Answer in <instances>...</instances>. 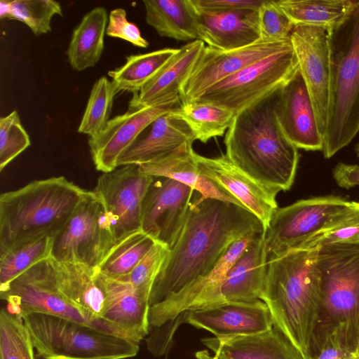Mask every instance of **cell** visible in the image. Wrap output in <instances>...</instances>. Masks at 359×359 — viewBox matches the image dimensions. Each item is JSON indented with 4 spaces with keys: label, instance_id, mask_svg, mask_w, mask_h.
Masks as SVG:
<instances>
[{
    "label": "cell",
    "instance_id": "6da1fadb",
    "mask_svg": "<svg viewBox=\"0 0 359 359\" xmlns=\"http://www.w3.org/2000/svg\"><path fill=\"white\" fill-rule=\"evenodd\" d=\"M265 231L247 209L196 191L182 231L157 276L150 306L209 273L228 248L249 233Z\"/></svg>",
    "mask_w": 359,
    "mask_h": 359
},
{
    "label": "cell",
    "instance_id": "7a4b0ae2",
    "mask_svg": "<svg viewBox=\"0 0 359 359\" xmlns=\"http://www.w3.org/2000/svg\"><path fill=\"white\" fill-rule=\"evenodd\" d=\"M276 93L236 114L224 142L236 167L278 194L292 185L299 154L278 121Z\"/></svg>",
    "mask_w": 359,
    "mask_h": 359
},
{
    "label": "cell",
    "instance_id": "3957f363",
    "mask_svg": "<svg viewBox=\"0 0 359 359\" xmlns=\"http://www.w3.org/2000/svg\"><path fill=\"white\" fill-rule=\"evenodd\" d=\"M316 249H296L268 259L260 295L278 327L310 359L320 292L315 268Z\"/></svg>",
    "mask_w": 359,
    "mask_h": 359
},
{
    "label": "cell",
    "instance_id": "277c9868",
    "mask_svg": "<svg viewBox=\"0 0 359 359\" xmlns=\"http://www.w3.org/2000/svg\"><path fill=\"white\" fill-rule=\"evenodd\" d=\"M88 191L64 176L34 180L0 196V253L40 235L53 236Z\"/></svg>",
    "mask_w": 359,
    "mask_h": 359
},
{
    "label": "cell",
    "instance_id": "5b68a950",
    "mask_svg": "<svg viewBox=\"0 0 359 359\" xmlns=\"http://www.w3.org/2000/svg\"><path fill=\"white\" fill-rule=\"evenodd\" d=\"M316 249L320 305L312 339L333 334L356 353L359 339V244L336 243Z\"/></svg>",
    "mask_w": 359,
    "mask_h": 359
},
{
    "label": "cell",
    "instance_id": "8992f818",
    "mask_svg": "<svg viewBox=\"0 0 359 359\" xmlns=\"http://www.w3.org/2000/svg\"><path fill=\"white\" fill-rule=\"evenodd\" d=\"M328 32L330 98L323 149L326 158L359 131V3L341 25Z\"/></svg>",
    "mask_w": 359,
    "mask_h": 359
},
{
    "label": "cell",
    "instance_id": "52a82bcc",
    "mask_svg": "<svg viewBox=\"0 0 359 359\" xmlns=\"http://www.w3.org/2000/svg\"><path fill=\"white\" fill-rule=\"evenodd\" d=\"M21 319L43 359H126L140 349L128 339L60 317L32 313Z\"/></svg>",
    "mask_w": 359,
    "mask_h": 359
},
{
    "label": "cell",
    "instance_id": "ba28073f",
    "mask_svg": "<svg viewBox=\"0 0 359 359\" xmlns=\"http://www.w3.org/2000/svg\"><path fill=\"white\" fill-rule=\"evenodd\" d=\"M298 69L292 43L216 83L194 101L224 107L236 115L280 90Z\"/></svg>",
    "mask_w": 359,
    "mask_h": 359
},
{
    "label": "cell",
    "instance_id": "9c48e42d",
    "mask_svg": "<svg viewBox=\"0 0 359 359\" xmlns=\"http://www.w3.org/2000/svg\"><path fill=\"white\" fill-rule=\"evenodd\" d=\"M0 297L8 303L7 310L20 318L32 313H45L126 338L105 320L73 305L55 291L52 282L50 257L37 262L0 289Z\"/></svg>",
    "mask_w": 359,
    "mask_h": 359
},
{
    "label": "cell",
    "instance_id": "30bf717a",
    "mask_svg": "<svg viewBox=\"0 0 359 359\" xmlns=\"http://www.w3.org/2000/svg\"><path fill=\"white\" fill-rule=\"evenodd\" d=\"M114 244L102 199L88 191L65 225L53 236L50 257L97 268Z\"/></svg>",
    "mask_w": 359,
    "mask_h": 359
},
{
    "label": "cell",
    "instance_id": "8fae6325",
    "mask_svg": "<svg viewBox=\"0 0 359 359\" xmlns=\"http://www.w3.org/2000/svg\"><path fill=\"white\" fill-rule=\"evenodd\" d=\"M351 205L339 197L324 196L278 208L265 231L268 259L300 249L316 234L334 225Z\"/></svg>",
    "mask_w": 359,
    "mask_h": 359
},
{
    "label": "cell",
    "instance_id": "7c38bea8",
    "mask_svg": "<svg viewBox=\"0 0 359 359\" xmlns=\"http://www.w3.org/2000/svg\"><path fill=\"white\" fill-rule=\"evenodd\" d=\"M119 167L102 173L93 190L104 203L114 243L142 229V201L154 179L142 172L138 165Z\"/></svg>",
    "mask_w": 359,
    "mask_h": 359
},
{
    "label": "cell",
    "instance_id": "4fadbf2b",
    "mask_svg": "<svg viewBox=\"0 0 359 359\" xmlns=\"http://www.w3.org/2000/svg\"><path fill=\"white\" fill-rule=\"evenodd\" d=\"M291 45L290 37L275 41L259 39L251 45L230 50L205 46L181 88L182 104L196 100L216 83Z\"/></svg>",
    "mask_w": 359,
    "mask_h": 359
},
{
    "label": "cell",
    "instance_id": "5bb4252c",
    "mask_svg": "<svg viewBox=\"0 0 359 359\" xmlns=\"http://www.w3.org/2000/svg\"><path fill=\"white\" fill-rule=\"evenodd\" d=\"M290 39L313 105L323 138L326 132L330 83L329 32L323 27L294 26Z\"/></svg>",
    "mask_w": 359,
    "mask_h": 359
},
{
    "label": "cell",
    "instance_id": "9a60e30c",
    "mask_svg": "<svg viewBox=\"0 0 359 359\" xmlns=\"http://www.w3.org/2000/svg\"><path fill=\"white\" fill-rule=\"evenodd\" d=\"M194 193L191 187L175 180L154 177L142 201V230L171 249L182 231Z\"/></svg>",
    "mask_w": 359,
    "mask_h": 359
},
{
    "label": "cell",
    "instance_id": "2e32d148",
    "mask_svg": "<svg viewBox=\"0 0 359 359\" xmlns=\"http://www.w3.org/2000/svg\"><path fill=\"white\" fill-rule=\"evenodd\" d=\"M268 264L265 231L257 233L217 286L195 298L186 311L260 299ZM185 311V312H186Z\"/></svg>",
    "mask_w": 359,
    "mask_h": 359
},
{
    "label": "cell",
    "instance_id": "e0dca14e",
    "mask_svg": "<svg viewBox=\"0 0 359 359\" xmlns=\"http://www.w3.org/2000/svg\"><path fill=\"white\" fill-rule=\"evenodd\" d=\"M180 97L154 106L128 107L126 112L111 118L104 130L88 139L91 158L102 173L118 168L120 156L158 117L179 108Z\"/></svg>",
    "mask_w": 359,
    "mask_h": 359
},
{
    "label": "cell",
    "instance_id": "ac0fdd59",
    "mask_svg": "<svg viewBox=\"0 0 359 359\" xmlns=\"http://www.w3.org/2000/svg\"><path fill=\"white\" fill-rule=\"evenodd\" d=\"M179 318L181 323L205 330L219 339L257 334L273 326L269 309L261 299L190 310Z\"/></svg>",
    "mask_w": 359,
    "mask_h": 359
},
{
    "label": "cell",
    "instance_id": "d6986e66",
    "mask_svg": "<svg viewBox=\"0 0 359 359\" xmlns=\"http://www.w3.org/2000/svg\"><path fill=\"white\" fill-rule=\"evenodd\" d=\"M275 111L283 131L297 149L323 151V138L310 94L299 69L277 91Z\"/></svg>",
    "mask_w": 359,
    "mask_h": 359
},
{
    "label": "cell",
    "instance_id": "ffe728a7",
    "mask_svg": "<svg viewBox=\"0 0 359 359\" xmlns=\"http://www.w3.org/2000/svg\"><path fill=\"white\" fill-rule=\"evenodd\" d=\"M201 173L234 197L255 215L264 230L278 208L277 193L259 184L236 167L225 154L208 158L196 153Z\"/></svg>",
    "mask_w": 359,
    "mask_h": 359
},
{
    "label": "cell",
    "instance_id": "44dd1931",
    "mask_svg": "<svg viewBox=\"0 0 359 359\" xmlns=\"http://www.w3.org/2000/svg\"><path fill=\"white\" fill-rule=\"evenodd\" d=\"M257 234L249 233L234 241L209 273L196 279L179 292L170 294L163 301L150 306L149 332L151 328L161 327L178 319L195 298L219 285Z\"/></svg>",
    "mask_w": 359,
    "mask_h": 359
},
{
    "label": "cell",
    "instance_id": "7402d4cb",
    "mask_svg": "<svg viewBox=\"0 0 359 359\" xmlns=\"http://www.w3.org/2000/svg\"><path fill=\"white\" fill-rule=\"evenodd\" d=\"M99 274L106 294V310L102 318L139 344L149 334L150 295L128 282Z\"/></svg>",
    "mask_w": 359,
    "mask_h": 359
},
{
    "label": "cell",
    "instance_id": "603a6c76",
    "mask_svg": "<svg viewBox=\"0 0 359 359\" xmlns=\"http://www.w3.org/2000/svg\"><path fill=\"white\" fill-rule=\"evenodd\" d=\"M197 11L198 40L208 46L230 50L260 39L258 11Z\"/></svg>",
    "mask_w": 359,
    "mask_h": 359
},
{
    "label": "cell",
    "instance_id": "cb8c5ba5",
    "mask_svg": "<svg viewBox=\"0 0 359 359\" xmlns=\"http://www.w3.org/2000/svg\"><path fill=\"white\" fill-rule=\"evenodd\" d=\"M192 144L193 142H184L155 159L138 165L139 168L147 175L183 183L198 192L201 198L217 199L243 207L234 197L201 173Z\"/></svg>",
    "mask_w": 359,
    "mask_h": 359
},
{
    "label": "cell",
    "instance_id": "d4e9b609",
    "mask_svg": "<svg viewBox=\"0 0 359 359\" xmlns=\"http://www.w3.org/2000/svg\"><path fill=\"white\" fill-rule=\"evenodd\" d=\"M53 287L67 301L95 317L102 318L106 294L96 268L57 262L50 257Z\"/></svg>",
    "mask_w": 359,
    "mask_h": 359
},
{
    "label": "cell",
    "instance_id": "484cf974",
    "mask_svg": "<svg viewBox=\"0 0 359 359\" xmlns=\"http://www.w3.org/2000/svg\"><path fill=\"white\" fill-rule=\"evenodd\" d=\"M205 46L202 41L195 40L178 48L156 74L134 94L129 107L154 106L180 97L181 88Z\"/></svg>",
    "mask_w": 359,
    "mask_h": 359
},
{
    "label": "cell",
    "instance_id": "4316f807",
    "mask_svg": "<svg viewBox=\"0 0 359 359\" xmlns=\"http://www.w3.org/2000/svg\"><path fill=\"white\" fill-rule=\"evenodd\" d=\"M203 344L219 359H304L300 351L276 326L257 334L231 339L205 338Z\"/></svg>",
    "mask_w": 359,
    "mask_h": 359
},
{
    "label": "cell",
    "instance_id": "83f0119b",
    "mask_svg": "<svg viewBox=\"0 0 359 359\" xmlns=\"http://www.w3.org/2000/svg\"><path fill=\"white\" fill-rule=\"evenodd\" d=\"M172 111L162 114L120 156L117 165H140L155 159L186 142H194L187 123Z\"/></svg>",
    "mask_w": 359,
    "mask_h": 359
},
{
    "label": "cell",
    "instance_id": "f1b7e54d",
    "mask_svg": "<svg viewBox=\"0 0 359 359\" xmlns=\"http://www.w3.org/2000/svg\"><path fill=\"white\" fill-rule=\"evenodd\" d=\"M145 20L158 35L177 41L198 40L197 11L191 0H144Z\"/></svg>",
    "mask_w": 359,
    "mask_h": 359
},
{
    "label": "cell",
    "instance_id": "f546056e",
    "mask_svg": "<svg viewBox=\"0 0 359 359\" xmlns=\"http://www.w3.org/2000/svg\"><path fill=\"white\" fill-rule=\"evenodd\" d=\"M107 20V10L97 6L88 12L74 28L67 50L73 69L81 72L99 62L104 50Z\"/></svg>",
    "mask_w": 359,
    "mask_h": 359
},
{
    "label": "cell",
    "instance_id": "4dcf8cb0",
    "mask_svg": "<svg viewBox=\"0 0 359 359\" xmlns=\"http://www.w3.org/2000/svg\"><path fill=\"white\" fill-rule=\"evenodd\" d=\"M276 2L294 26H316L330 32L350 16L359 0H278Z\"/></svg>",
    "mask_w": 359,
    "mask_h": 359
},
{
    "label": "cell",
    "instance_id": "1f68e13d",
    "mask_svg": "<svg viewBox=\"0 0 359 359\" xmlns=\"http://www.w3.org/2000/svg\"><path fill=\"white\" fill-rule=\"evenodd\" d=\"M178 48H163L152 52L126 57L123 65L108 72L118 91L137 93Z\"/></svg>",
    "mask_w": 359,
    "mask_h": 359
},
{
    "label": "cell",
    "instance_id": "d6a6232c",
    "mask_svg": "<svg viewBox=\"0 0 359 359\" xmlns=\"http://www.w3.org/2000/svg\"><path fill=\"white\" fill-rule=\"evenodd\" d=\"M172 113L184 120L191 130L195 140L203 143L222 136L236 116L224 107L198 101L182 104Z\"/></svg>",
    "mask_w": 359,
    "mask_h": 359
},
{
    "label": "cell",
    "instance_id": "836d02e7",
    "mask_svg": "<svg viewBox=\"0 0 359 359\" xmlns=\"http://www.w3.org/2000/svg\"><path fill=\"white\" fill-rule=\"evenodd\" d=\"M155 242L142 229L133 232L116 242L96 269L100 273L112 279L125 278Z\"/></svg>",
    "mask_w": 359,
    "mask_h": 359
},
{
    "label": "cell",
    "instance_id": "e575fe53",
    "mask_svg": "<svg viewBox=\"0 0 359 359\" xmlns=\"http://www.w3.org/2000/svg\"><path fill=\"white\" fill-rule=\"evenodd\" d=\"M53 236L40 235L20 242L0 253V289L31 266L51 255Z\"/></svg>",
    "mask_w": 359,
    "mask_h": 359
},
{
    "label": "cell",
    "instance_id": "d590c367",
    "mask_svg": "<svg viewBox=\"0 0 359 359\" xmlns=\"http://www.w3.org/2000/svg\"><path fill=\"white\" fill-rule=\"evenodd\" d=\"M0 5L1 19L19 20L36 36L50 32L53 16L63 15L60 4L54 0H1Z\"/></svg>",
    "mask_w": 359,
    "mask_h": 359
},
{
    "label": "cell",
    "instance_id": "8d00e7d4",
    "mask_svg": "<svg viewBox=\"0 0 359 359\" xmlns=\"http://www.w3.org/2000/svg\"><path fill=\"white\" fill-rule=\"evenodd\" d=\"M117 90L112 81L102 76L93 84L78 132L90 137L101 133L109 118Z\"/></svg>",
    "mask_w": 359,
    "mask_h": 359
},
{
    "label": "cell",
    "instance_id": "74e56055",
    "mask_svg": "<svg viewBox=\"0 0 359 359\" xmlns=\"http://www.w3.org/2000/svg\"><path fill=\"white\" fill-rule=\"evenodd\" d=\"M34 348L22 320L2 308L0 311V359H35Z\"/></svg>",
    "mask_w": 359,
    "mask_h": 359
},
{
    "label": "cell",
    "instance_id": "f35d334b",
    "mask_svg": "<svg viewBox=\"0 0 359 359\" xmlns=\"http://www.w3.org/2000/svg\"><path fill=\"white\" fill-rule=\"evenodd\" d=\"M336 243L359 244V203L352 202L351 208L334 225L316 234L300 249H316Z\"/></svg>",
    "mask_w": 359,
    "mask_h": 359
},
{
    "label": "cell",
    "instance_id": "ab89813d",
    "mask_svg": "<svg viewBox=\"0 0 359 359\" xmlns=\"http://www.w3.org/2000/svg\"><path fill=\"white\" fill-rule=\"evenodd\" d=\"M31 144L17 111L0 118V171Z\"/></svg>",
    "mask_w": 359,
    "mask_h": 359
},
{
    "label": "cell",
    "instance_id": "60d3db41",
    "mask_svg": "<svg viewBox=\"0 0 359 359\" xmlns=\"http://www.w3.org/2000/svg\"><path fill=\"white\" fill-rule=\"evenodd\" d=\"M170 250L167 245L156 241L131 273L120 280L128 282L137 290L150 295Z\"/></svg>",
    "mask_w": 359,
    "mask_h": 359
},
{
    "label": "cell",
    "instance_id": "b9f144b4",
    "mask_svg": "<svg viewBox=\"0 0 359 359\" xmlns=\"http://www.w3.org/2000/svg\"><path fill=\"white\" fill-rule=\"evenodd\" d=\"M258 13L260 39L275 41L290 37L294 25L276 1L265 0Z\"/></svg>",
    "mask_w": 359,
    "mask_h": 359
},
{
    "label": "cell",
    "instance_id": "7bdbcfd3",
    "mask_svg": "<svg viewBox=\"0 0 359 359\" xmlns=\"http://www.w3.org/2000/svg\"><path fill=\"white\" fill-rule=\"evenodd\" d=\"M106 34L126 41L135 46L146 48L149 43L141 34L139 27L127 20L124 8H117L110 11Z\"/></svg>",
    "mask_w": 359,
    "mask_h": 359
},
{
    "label": "cell",
    "instance_id": "ee69618b",
    "mask_svg": "<svg viewBox=\"0 0 359 359\" xmlns=\"http://www.w3.org/2000/svg\"><path fill=\"white\" fill-rule=\"evenodd\" d=\"M335 334H327L313 338L310 347V359H358Z\"/></svg>",
    "mask_w": 359,
    "mask_h": 359
},
{
    "label": "cell",
    "instance_id": "f6af8a7d",
    "mask_svg": "<svg viewBox=\"0 0 359 359\" xmlns=\"http://www.w3.org/2000/svg\"><path fill=\"white\" fill-rule=\"evenodd\" d=\"M196 8L204 11H258L265 0H191Z\"/></svg>",
    "mask_w": 359,
    "mask_h": 359
},
{
    "label": "cell",
    "instance_id": "bcb514c9",
    "mask_svg": "<svg viewBox=\"0 0 359 359\" xmlns=\"http://www.w3.org/2000/svg\"><path fill=\"white\" fill-rule=\"evenodd\" d=\"M334 177L337 184L343 188L359 186V166L339 163L334 169Z\"/></svg>",
    "mask_w": 359,
    "mask_h": 359
},
{
    "label": "cell",
    "instance_id": "7dc6e473",
    "mask_svg": "<svg viewBox=\"0 0 359 359\" xmlns=\"http://www.w3.org/2000/svg\"><path fill=\"white\" fill-rule=\"evenodd\" d=\"M356 354L359 357V339H358V346H357V348H356Z\"/></svg>",
    "mask_w": 359,
    "mask_h": 359
},
{
    "label": "cell",
    "instance_id": "c3c4849f",
    "mask_svg": "<svg viewBox=\"0 0 359 359\" xmlns=\"http://www.w3.org/2000/svg\"><path fill=\"white\" fill-rule=\"evenodd\" d=\"M212 359H219V355L217 353H215L214 357L212 358Z\"/></svg>",
    "mask_w": 359,
    "mask_h": 359
},
{
    "label": "cell",
    "instance_id": "681fc988",
    "mask_svg": "<svg viewBox=\"0 0 359 359\" xmlns=\"http://www.w3.org/2000/svg\"><path fill=\"white\" fill-rule=\"evenodd\" d=\"M358 156H359V144L358 145Z\"/></svg>",
    "mask_w": 359,
    "mask_h": 359
},
{
    "label": "cell",
    "instance_id": "f907efd6",
    "mask_svg": "<svg viewBox=\"0 0 359 359\" xmlns=\"http://www.w3.org/2000/svg\"><path fill=\"white\" fill-rule=\"evenodd\" d=\"M359 359V358H358Z\"/></svg>",
    "mask_w": 359,
    "mask_h": 359
}]
</instances>
